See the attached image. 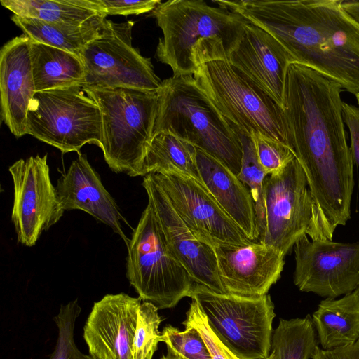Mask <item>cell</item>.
<instances>
[{
  "mask_svg": "<svg viewBox=\"0 0 359 359\" xmlns=\"http://www.w3.org/2000/svg\"><path fill=\"white\" fill-rule=\"evenodd\" d=\"M156 93L158 107L153 137L170 133L216 158L238 176L243 156L238 133L194 76H172L162 81Z\"/></svg>",
  "mask_w": 359,
  "mask_h": 359,
  "instance_id": "obj_4",
  "label": "cell"
},
{
  "mask_svg": "<svg viewBox=\"0 0 359 359\" xmlns=\"http://www.w3.org/2000/svg\"><path fill=\"white\" fill-rule=\"evenodd\" d=\"M344 10L359 25V1L342 0Z\"/></svg>",
  "mask_w": 359,
  "mask_h": 359,
  "instance_id": "obj_37",
  "label": "cell"
},
{
  "mask_svg": "<svg viewBox=\"0 0 359 359\" xmlns=\"http://www.w3.org/2000/svg\"><path fill=\"white\" fill-rule=\"evenodd\" d=\"M193 76L233 128L250 136L259 133L290 148L283 109L229 61L201 64Z\"/></svg>",
  "mask_w": 359,
  "mask_h": 359,
  "instance_id": "obj_6",
  "label": "cell"
},
{
  "mask_svg": "<svg viewBox=\"0 0 359 359\" xmlns=\"http://www.w3.org/2000/svg\"><path fill=\"white\" fill-rule=\"evenodd\" d=\"M102 13L108 15H139L152 12L162 1L160 0H95Z\"/></svg>",
  "mask_w": 359,
  "mask_h": 359,
  "instance_id": "obj_34",
  "label": "cell"
},
{
  "mask_svg": "<svg viewBox=\"0 0 359 359\" xmlns=\"http://www.w3.org/2000/svg\"><path fill=\"white\" fill-rule=\"evenodd\" d=\"M311 359H359V339L353 344L332 350L318 346Z\"/></svg>",
  "mask_w": 359,
  "mask_h": 359,
  "instance_id": "obj_36",
  "label": "cell"
},
{
  "mask_svg": "<svg viewBox=\"0 0 359 359\" xmlns=\"http://www.w3.org/2000/svg\"><path fill=\"white\" fill-rule=\"evenodd\" d=\"M342 0L216 1L273 36L294 64L359 93V25Z\"/></svg>",
  "mask_w": 359,
  "mask_h": 359,
  "instance_id": "obj_2",
  "label": "cell"
},
{
  "mask_svg": "<svg viewBox=\"0 0 359 359\" xmlns=\"http://www.w3.org/2000/svg\"><path fill=\"white\" fill-rule=\"evenodd\" d=\"M0 2L15 15L64 25L82 26L104 15L95 0H1Z\"/></svg>",
  "mask_w": 359,
  "mask_h": 359,
  "instance_id": "obj_25",
  "label": "cell"
},
{
  "mask_svg": "<svg viewBox=\"0 0 359 359\" xmlns=\"http://www.w3.org/2000/svg\"><path fill=\"white\" fill-rule=\"evenodd\" d=\"M82 87L100 109V148L108 166L115 172L136 177L153 138L158 107L156 91Z\"/></svg>",
  "mask_w": 359,
  "mask_h": 359,
  "instance_id": "obj_5",
  "label": "cell"
},
{
  "mask_svg": "<svg viewBox=\"0 0 359 359\" xmlns=\"http://www.w3.org/2000/svg\"><path fill=\"white\" fill-rule=\"evenodd\" d=\"M228 61L283 109L287 71L294 62L273 36L249 22Z\"/></svg>",
  "mask_w": 359,
  "mask_h": 359,
  "instance_id": "obj_18",
  "label": "cell"
},
{
  "mask_svg": "<svg viewBox=\"0 0 359 359\" xmlns=\"http://www.w3.org/2000/svg\"><path fill=\"white\" fill-rule=\"evenodd\" d=\"M163 36L156 55L173 76L194 75L198 65L229 60L250 22L238 13L203 0H169L151 12Z\"/></svg>",
  "mask_w": 359,
  "mask_h": 359,
  "instance_id": "obj_3",
  "label": "cell"
},
{
  "mask_svg": "<svg viewBox=\"0 0 359 359\" xmlns=\"http://www.w3.org/2000/svg\"><path fill=\"white\" fill-rule=\"evenodd\" d=\"M196 158L205 187L251 241L259 239L254 203L248 187L224 164L198 148Z\"/></svg>",
  "mask_w": 359,
  "mask_h": 359,
  "instance_id": "obj_21",
  "label": "cell"
},
{
  "mask_svg": "<svg viewBox=\"0 0 359 359\" xmlns=\"http://www.w3.org/2000/svg\"><path fill=\"white\" fill-rule=\"evenodd\" d=\"M127 248L126 276L143 302L171 309L191 297L196 283L170 250L149 202Z\"/></svg>",
  "mask_w": 359,
  "mask_h": 359,
  "instance_id": "obj_7",
  "label": "cell"
},
{
  "mask_svg": "<svg viewBox=\"0 0 359 359\" xmlns=\"http://www.w3.org/2000/svg\"><path fill=\"white\" fill-rule=\"evenodd\" d=\"M196 155V148L190 143L170 133H160L153 137L136 177L175 170L203 184Z\"/></svg>",
  "mask_w": 359,
  "mask_h": 359,
  "instance_id": "obj_24",
  "label": "cell"
},
{
  "mask_svg": "<svg viewBox=\"0 0 359 359\" xmlns=\"http://www.w3.org/2000/svg\"><path fill=\"white\" fill-rule=\"evenodd\" d=\"M343 90L308 67L293 63L288 68L283 112L289 147L307 179L318 240L332 241L351 217L353 160L344 126Z\"/></svg>",
  "mask_w": 359,
  "mask_h": 359,
  "instance_id": "obj_1",
  "label": "cell"
},
{
  "mask_svg": "<svg viewBox=\"0 0 359 359\" xmlns=\"http://www.w3.org/2000/svg\"><path fill=\"white\" fill-rule=\"evenodd\" d=\"M56 189L65 211L79 210L88 213L109 226L128 245L129 238L124 233L121 221L128 223L86 154L79 152L77 158L58 179Z\"/></svg>",
  "mask_w": 359,
  "mask_h": 359,
  "instance_id": "obj_20",
  "label": "cell"
},
{
  "mask_svg": "<svg viewBox=\"0 0 359 359\" xmlns=\"http://www.w3.org/2000/svg\"><path fill=\"white\" fill-rule=\"evenodd\" d=\"M11 19L32 41L69 51L80 57L85 46L99 34L106 16L101 15L82 26L53 24L15 14Z\"/></svg>",
  "mask_w": 359,
  "mask_h": 359,
  "instance_id": "obj_26",
  "label": "cell"
},
{
  "mask_svg": "<svg viewBox=\"0 0 359 359\" xmlns=\"http://www.w3.org/2000/svg\"><path fill=\"white\" fill-rule=\"evenodd\" d=\"M134 25L133 20H104L99 34L80 53L86 72L83 86L157 91L162 81L155 74L151 59L132 45Z\"/></svg>",
  "mask_w": 359,
  "mask_h": 359,
  "instance_id": "obj_10",
  "label": "cell"
},
{
  "mask_svg": "<svg viewBox=\"0 0 359 359\" xmlns=\"http://www.w3.org/2000/svg\"><path fill=\"white\" fill-rule=\"evenodd\" d=\"M293 247L294 283L300 291L335 299L359 286V242L309 240L304 234Z\"/></svg>",
  "mask_w": 359,
  "mask_h": 359,
  "instance_id": "obj_13",
  "label": "cell"
},
{
  "mask_svg": "<svg viewBox=\"0 0 359 359\" xmlns=\"http://www.w3.org/2000/svg\"><path fill=\"white\" fill-rule=\"evenodd\" d=\"M218 339L241 359H267L276 317L268 294L243 297L219 294L196 283L191 297Z\"/></svg>",
  "mask_w": 359,
  "mask_h": 359,
  "instance_id": "obj_8",
  "label": "cell"
},
{
  "mask_svg": "<svg viewBox=\"0 0 359 359\" xmlns=\"http://www.w3.org/2000/svg\"><path fill=\"white\" fill-rule=\"evenodd\" d=\"M355 97H356V99H357V101H358V106H359V93L355 95Z\"/></svg>",
  "mask_w": 359,
  "mask_h": 359,
  "instance_id": "obj_39",
  "label": "cell"
},
{
  "mask_svg": "<svg viewBox=\"0 0 359 359\" xmlns=\"http://www.w3.org/2000/svg\"><path fill=\"white\" fill-rule=\"evenodd\" d=\"M142 186L148 202L156 212L167 245L175 258L196 283L215 292L227 294L219 276L212 248L194 236L150 175L144 177Z\"/></svg>",
  "mask_w": 359,
  "mask_h": 359,
  "instance_id": "obj_16",
  "label": "cell"
},
{
  "mask_svg": "<svg viewBox=\"0 0 359 359\" xmlns=\"http://www.w3.org/2000/svg\"><path fill=\"white\" fill-rule=\"evenodd\" d=\"M30 41L23 34L9 40L0 51L1 119L17 138L27 135V111L36 93Z\"/></svg>",
  "mask_w": 359,
  "mask_h": 359,
  "instance_id": "obj_19",
  "label": "cell"
},
{
  "mask_svg": "<svg viewBox=\"0 0 359 359\" xmlns=\"http://www.w3.org/2000/svg\"><path fill=\"white\" fill-rule=\"evenodd\" d=\"M184 327L196 329L207 344L212 359H241L231 352L218 339L208 325L206 316L201 310L197 302L191 299L189 309L186 313V319L182 322ZM267 359H273V355Z\"/></svg>",
  "mask_w": 359,
  "mask_h": 359,
  "instance_id": "obj_33",
  "label": "cell"
},
{
  "mask_svg": "<svg viewBox=\"0 0 359 359\" xmlns=\"http://www.w3.org/2000/svg\"><path fill=\"white\" fill-rule=\"evenodd\" d=\"M250 137L258 161L268 175L280 170L295 158L292 151L283 143L259 133H253Z\"/></svg>",
  "mask_w": 359,
  "mask_h": 359,
  "instance_id": "obj_32",
  "label": "cell"
},
{
  "mask_svg": "<svg viewBox=\"0 0 359 359\" xmlns=\"http://www.w3.org/2000/svg\"><path fill=\"white\" fill-rule=\"evenodd\" d=\"M312 318H280L273 330L271 353L273 359H311L318 347Z\"/></svg>",
  "mask_w": 359,
  "mask_h": 359,
  "instance_id": "obj_27",
  "label": "cell"
},
{
  "mask_svg": "<svg viewBox=\"0 0 359 359\" xmlns=\"http://www.w3.org/2000/svg\"><path fill=\"white\" fill-rule=\"evenodd\" d=\"M142 299L121 292L94 303L83 327L95 359H133L132 346Z\"/></svg>",
  "mask_w": 359,
  "mask_h": 359,
  "instance_id": "obj_17",
  "label": "cell"
},
{
  "mask_svg": "<svg viewBox=\"0 0 359 359\" xmlns=\"http://www.w3.org/2000/svg\"><path fill=\"white\" fill-rule=\"evenodd\" d=\"M265 229L261 243L284 257L299 238L315 240V209L305 173L296 158L264 183Z\"/></svg>",
  "mask_w": 359,
  "mask_h": 359,
  "instance_id": "obj_11",
  "label": "cell"
},
{
  "mask_svg": "<svg viewBox=\"0 0 359 359\" xmlns=\"http://www.w3.org/2000/svg\"><path fill=\"white\" fill-rule=\"evenodd\" d=\"M27 135L62 154L79 153L86 144L101 147L100 109L81 86L36 92L27 111Z\"/></svg>",
  "mask_w": 359,
  "mask_h": 359,
  "instance_id": "obj_9",
  "label": "cell"
},
{
  "mask_svg": "<svg viewBox=\"0 0 359 359\" xmlns=\"http://www.w3.org/2000/svg\"><path fill=\"white\" fill-rule=\"evenodd\" d=\"M342 116L350 132L352 158L359 166V107L343 102Z\"/></svg>",
  "mask_w": 359,
  "mask_h": 359,
  "instance_id": "obj_35",
  "label": "cell"
},
{
  "mask_svg": "<svg viewBox=\"0 0 359 359\" xmlns=\"http://www.w3.org/2000/svg\"><path fill=\"white\" fill-rule=\"evenodd\" d=\"M30 57L36 92L85 83L83 62L74 53L31 40Z\"/></svg>",
  "mask_w": 359,
  "mask_h": 359,
  "instance_id": "obj_23",
  "label": "cell"
},
{
  "mask_svg": "<svg viewBox=\"0 0 359 359\" xmlns=\"http://www.w3.org/2000/svg\"><path fill=\"white\" fill-rule=\"evenodd\" d=\"M48 155L19 159L8 168L13 183L11 220L18 242L31 247L55 224L65 210L52 184Z\"/></svg>",
  "mask_w": 359,
  "mask_h": 359,
  "instance_id": "obj_12",
  "label": "cell"
},
{
  "mask_svg": "<svg viewBox=\"0 0 359 359\" xmlns=\"http://www.w3.org/2000/svg\"><path fill=\"white\" fill-rule=\"evenodd\" d=\"M158 310L151 302H142L133 341V359H152L157 350L161 341L158 327L162 320Z\"/></svg>",
  "mask_w": 359,
  "mask_h": 359,
  "instance_id": "obj_29",
  "label": "cell"
},
{
  "mask_svg": "<svg viewBox=\"0 0 359 359\" xmlns=\"http://www.w3.org/2000/svg\"><path fill=\"white\" fill-rule=\"evenodd\" d=\"M148 175L200 241L238 245L251 242L203 184L175 170Z\"/></svg>",
  "mask_w": 359,
  "mask_h": 359,
  "instance_id": "obj_14",
  "label": "cell"
},
{
  "mask_svg": "<svg viewBox=\"0 0 359 359\" xmlns=\"http://www.w3.org/2000/svg\"><path fill=\"white\" fill-rule=\"evenodd\" d=\"M160 359H177L173 356H171L168 354H166V355H162L161 357L160 358Z\"/></svg>",
  "mask_w": 359,
  "mask_h": 359,
  "instance_id": "obj_38",
  "label": "cell"
},
{
  "mask_svg": "<svg viewBox=\"0 0 359 359\" xmlns=\"http://www.w3.org/2000/svg\"><path fill=\"white\" fill-rule=\"evenodd\" d=\"M161 341L167 346V354L177 359H212L200 332L192 327L184 331L167 325L161 332Z\"/></svg>",
  "mask_w": 359,
  "mask_h": 359,
  "instance_id": "obj_30",
  "label": "cell"
},
{
  "mask_svg": "<svg viewBox=\"0 0 359 359\" xmlns=\"http://www.w3.org/2000/svg\"><path fill=\"white\" fill-rule=\"evenodd\" d=\"M312 321L321 348L332 350L355 343L359 339V286L340 299L322 300Z\"/></svg>",
  "mask_w": 359,
  "mask_h": 359,
  "instance_id": "obj_22",
  "label": "cell"
},
{
  "mask_svg": "<svg viewBox=\"0 0 359 359\" xmlns=\"http://www.w3.org/2000/svg\"><path fill=\"white\" fill-rule=\"evenodd\" d=\"M235 130L240 137L243 149L241 168L237 177L248 187L251 194L259 235L258 240H259L265 229L264 183L268 175L258 161L252 137Z\"/></svg>",
  "mask_w": 359,
  "mask_h": 359,
  "instance_id": "obj_28",
  "label": "cell"
},
{
  "mask_svg": "<svg viewBox=\"0 0 359 359\" xmlns=\"http://www.w3.org/2000/svg\"><path fill=\"white\" fill-rule=\"evenodd\" d=\"M206 244L215 252L219 276L227 294L260 297L280 278L284 256L273 248L255 241Z\"/></svg>",
  "mask_w": 359,
  "mask_h": 359,
  "instance_id": "obj_15",
  "label": "cell"
},
{
  "mask_svg": "<svg viewBox=\"0 0 359 359\" xmlns=\"http://www.w3.org/2000/svg\"><path fill=\"white\" fill-rule=\"evenodd\" d=\"M81 311L77 299L60 306L58 313L54 318L58 329V337L50 359H95L90 355L82 353L75 344V323Z\"/></svg>",
  "mask_w": 359,
  "mask_h": 359,
  "instance_id": "obj_31",
  "label": "cell"
}]
</instances>
